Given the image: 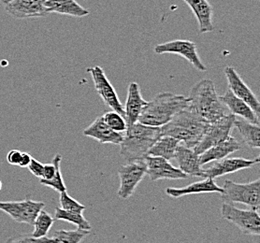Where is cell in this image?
I'll return each mask as SVG.
<instances>
[{"instance_id":"cell-1","label":"cell","mask_w":260,"mask_h":243,"mask_svg":"<svg viewBox=\"0 0 260 243\" xmlns=\"http://www.w3.org/2000/svg\"><path fill=\"white\" fill-rule=\"evenodd\" d=\"M209 124L198 113L188 107L185 108L160 127L161 136H172L187 147L194 148L201 141Z\"/></svg>"},{"instance_id":"cell-2","label":"cell","mask_w":260,"mask_h":243,"mask_svg":"<svg viewBox=\"0 0 260 243\" xmlns=\"http://www.w3.org/2000/svg\"><path fill=\"white\" fill-rule=\"evenodd\" d=\"M189 97L171 92L158 93L143 109L139 117L140 123L158 126L166 125L176 113L188 107Z\"/></svg>"},{"instance_id":"cell-3","label":"cell","mask_w":260,"mask_h":243,"mask_svg":"<svg viewBox=\"0 0 260 243\" xmlns=\"http://www.w3.org/2000/svg\"><path fill=\"white\" fill-rule=\"evenodd\" d=\"M161 136L158 126L144 125L137 122L128 125L120 143V154L125 160H143L148 151Z\"/></svg>"},{"instance_id":"cell-4","label":"cell","mask_w":260,"mask_h":243,"mask_svg":"<svg viewBox=\"0 0 260 243\" xmlns=\"http://www.w3.org/2000/svg\"><path fill=\"white\" fill-rule=\"evenodd\" d=\"M188 108L208 123H213L228 114L225 106L220 100L212 80L204 79L196 83L190 91Z\"/></svg>"},{"instance_id":"cell-5","label":"cell","mask_w":260,"mask_h":243,"mask_svg":"<svg viewBox=\"0 0 260 243\" xmlns=\"http://www.w3.org/2000/svg\"><path fill=\"white\" fill-rule=\"evenodd\" d=\"M222 189L223 193L221 195L224 202L242 203L251 209L259 211V179L247 184H238L231 180H225Z\"/></svg>"},{"instance_id":"cell-6","label":"cell","mask_w":260,"mask_h":243,"mask_svg":"<svg viewBox=\"0 0 260 243\" xmlns=\"http://www.w3.org/2000/svg\"><path fill=\"white\" fill-rule=\"evenodd\" d=\"M222 218L231 222L245 235L259 236L260 216L258 210H242L233 203L224 202L221 207Z\"/></svg>"},{"instance_id":"cell-7","label":"cell","mask_w":260,"mask_h":243,"mask_svg":"<svg viewBox=\"0 0 260 243\" xmlns=\"http://www.w3.org/2000/svg\"><path fill=\"white\" fill-rule=\"evenodd\" d=\"M235 119L236 116L234 114L228 113L217 121L210 123L201 141L193 148L196 154H202L207 149L211 148L217 143H222L228 136H231V130L234 127Z\"/></svg>"},{"instance_id":"cell-8","label":"cell","mask_w":260,"mask_h":243,"mask_svg":"<svg viewBox=\"0 0 260 243\" xmlns=\"http://www.w3.org/2000/svg\"><path fill=\"white\" fill-rule=\"evenodd\" d=\"M146 164L144 160L130 161L118 169L120 187L117 196L121 199H128L133 196L138 185L146 176Z\"/></svg>"},{"instance_id":"cell-9","label":"cell","mask_w":260,"mask_h":243,"mask_svg":"<svg viewBox=\"0 0 260 243\" xmlns=\"http://www.w3.org/2000/svg\"><path fill=\"white\" fill-rule=\"evenodd\" d=\"M45 207V203L35 201L27 196L21 201H0V211L20 224H34L38 214Z\"/></svg>"},{"instance_id":"cell-10","label":"cell","mask_w":260,"mask_h":243,"mask_svg":"<svg viewBox=\"0 0 260 243\" xmlns=\"http://www.w3.org/2000/svg\"><path fill=\"white\" fill-rule=\"evenodd\" d=\"M154 53L157 54H175L187 60L199 72H207V66L202 63L198 54L195 42L185 40H176L172 42L157 44L154 47Z\"/></svg>"},{"instance_id":"cell-11","label":"cell","mask_w":260,"mask_h":243,"mask_svg":"<svg viewBox=\"0 0 260 243\" xmlns=\"http://www.w3.org/2000/svg\"><path fill=\"white\" fill-rule=\"evenodd\" d=\"M87 72L91 74L95 90L98 94L101 95L104 103L113 111L117 112L124 117V106L122 105L121 101L119 100L117 93L114 89L113 84L110 83L109 79L107 78L104 71L100 65H95L88 67Z\"/></svg>"},{"instance_id":"cell-12","label":"cell","mask_w":260,"mask_h":243,"mask_svg":"<svg viewBox=\"0 0 260 243\" xmlns=\"http://www.w3.org/2000/svg\"><path fill=\"white\" fill-rule=\"evenodd\" d=\"M143 160L146 164V175L151 181L158 180H183L188 178V175L183 173L179 167L172 164L163 157L147 154Z\"/></svg>"},{"instance_id":"cell-13","label":"cell","mask_w":260,"mask_h":243,"mask_svg":"<svg viewBox=\"0 0 260 243\" xmlns=\"http://www.w3.org/2000/svg\"><path fill=\"white\" fill-rule=\"evenodd\" d=\"M259 161V157H256L253 160L245 159L242 157H225L221 160H218V162H216L213 166H209L208 168H203V178H211L213 180L220 178L226 174L243 170L245 168H250L257 165Z\"/></svg>"},{"instance_id":"cell-14","label":"cell","mask_w":260,"mask_h":243,"mask_svg":"<svg viewBox=\"0 0 260 243\" xmlns=\"http://www.w3.org/2000/svg\"><path fill=\"white\" fill-rule=\"evenodd\" d=\"M225 75L229 88L237 97L247 103L255 114L259 117L260 102L253 91L249 88L247 84L243 82V79L238 74L236 70L232 66H226L225 68Z\"/></svg>"},{"instance_id":"cell-15","label":"cell","mask_w":260,"mask_h":243,"mask_svg":"<svg viewBox=\"0 0 260 243\" xmlns=\"http://www.w3.org/2000/svg\"><path fill=\"white\" fill-rule=\"evenodd\" d=\"M5 11L16 19L44 17L48 14L44 0H11L5 4Z\"/></svg>"},{"instance_id":"cell-16","label":"cell","mask_w":260,"mask_h":243,"mask_svg":"<svg viewBox=\"0 0 260 243\" xmlns=\"http://www.w3.org/2000/svg\"><path fill=\"white\" fill-rule=\"evenodd\" d=\"M179 168L188 176H195L203 178V168L200 163L199 154H196L193 148L187 147L183 143L178 145L175 157Z\"/></svg>"},{"instance_id":"cell-17","label":"cell","mask_w":260,"mask_h":243,"mask_svg":"<svg viewBox=\"0 0 260 243\" xmlns=\"http://www.w3.org/2000/svg\"><path fill=\"white\" fill-rule=\"evenodd\" d=\"M147 103L148 101L142 97L140 85L134 82L130 83L127 90L125 107H124V120L127 126L133 125L139 121V117Z\"/></svg>"},{"instance_id":"cell-18","label":"cell","mask_w":260,"mask_h":243,"mask_svg":"<svg viewBox=\"0 0 260 243\" xmlns=\"http://www.w3.org/2000/svg\"><path fill=\"white\" fill-rule=\"evenodd\" d=\"M84 136L92 137L101 144L112 143L119 145L123 142L124 133L114 131L103 121L102 116L95 119V121L83 130Z\"/></svg>"},{"instance_id":"cell-19","label":"cell","mask_w":260,"mask_h":243,"mask_svg":"<svg viewBox=\"0 0 260 243\" xmlns=\"http://www.w3.org/2000/svg\"><path fill=\"white\" fill-rule=\"evenodd\" d=\"M241 149V143L234 136H229L222 143H217L204 151L202 154H199L200 163L201 166H204L210 162L221 160Z\"/></svg>"},{"instance_id":"cell-20","label":"cell","mask_w":260,"mask_h":243,"mask_svg":"<svg viewBox=\"0 0 260 243\" xmlns=\"http://www.w3.org/2000/svg\"><path fill=\"white\" fill-rule=\"evenodd\" d=\"M219 193L222 194L223 189L214 182L213 179L204 178L202 181L196 182L183 188H173L168 187L166 189V194L172 198H180L182 196L197 194H211Z\"/></svg>"},{"instance_id":"cell-21","label":"cell","mask_w":260,"mask_h":243,"mask_svg":"<svg viewBox=\"0 0 260 243\" xmlns=\"http://www.w3.org/2000/svg\"><path fill=\"white\" fill-rule=\"evenodd\" d=\"M219 97L232 114L244 119L252 124L259 125V117L255 114L252 108L241 98L237 97L231 90L226 91L224 95Z\"/></svg>"},{"instance_id":"cell-22","label":"cell","mask_w":260,"mask_h":243,"mask_svg":"<svg viewBox=\"0 0 260 243\" xmlns=\"http://www.w3.org/2000/svg\"><path fill=\"white\" fill-rule=\"evenodd\" d=\"M192 12L199 23L201 34L210 33L214 30L213 24V9L207 0H183Z\"/></svg>"},{"instance_id":"cell-23","label":"cell","mask_w":260,"mask_h":243,"mask_svg":"<svg viewBox=\"0 0 260 243\" xmlns=\"http://www.w3.org/2000/svg\"><path fill=\"white\" fill-rule=\"evenodd\" d=\"M48 13L55 12L64 15L82 18L89 15V11L81 6L76 0H44Z\"/></svg>"},{"instance_id":"cell-24","label":"cell","mask_w":260,"mask_h":243,"mask_svg":"<svg viewBox=\"0 0 260 243\" xmlns=\"http://www.w3.org/2000/svg\"><path fill=\"white\" fill-rule=\"evenodd\" d=\"M234 127L240 132L243 142L250 148L258 149L260 147L259 125L252 124L244 119H235Z\"/></svg>"},{"instance_id":"cell-25","label":"cell","mask_w":260,"mask_h":243,"mask_svg":"<svg viewBox=\"0 0 260 243\" xmlns=\"http://www.w3.org/2000/svg\"><path fill=\"white\" fill-rule=\"evenodd\" d=\"M180 142L171 136H161L148 151L149 155L160 156L167 160H172L175 157V153Z\"/></svg>"},{"instance_id":"cell-26","label":"cell","mask_w":260,"mask_h":243,"mask_svg":"<svg viewBox=\"0 0 260 243\" xmlns=\"http://www.w3.org/2000/svg\"><path fill=\"white\" fill-rule=\"evenodd\" d=\"M54 223V219L48 214L47 212L42 210L38 214L34 222V230L31 236L38 240V242H50V237H48V233L51 230Z\"/></svg>"},{"instance_id":"cell-27","label":"cell","mask_w":260,"mask_h":243,"mask_svg":"<svg viewBox=\"0 0 260 243\" xmlns=\"http://www.w3.org/2000/svg\"><path fill=\"white\" fill-rule=\"evenodd\" d=\"M90 234V230L78 227L75 230H58L50 237V242L79 243Z\"/></svg>"},{"instance_id":"cell-28","label":"cell","mask_w":260,"mask_h":243,"mask_svg":"<svg viewBox=\"0 0 260 243\" xmlns=\"http://www.w3.org/2000/svg\"><path fill=\"white\" fill-rule=\"evenodd\" d=\"M61 161H62V155L60 154H55L53 159V163L55 166V172H54L53 178L50 179V180L41 179V181H40V183L42 185L51 187L52 189L58 192V193L67 191V186H66L64 179L62 176V172H61V167H60Z\"/></svg>"},{"instance_id":"cell-29","label":"cell","mask_w":260,"mask_h":243,"mask_svg":"<svg viewBox=\"0 0 260 243\" xmlns=\"http://www.w3.org/2000/svg\"><path fill=\"white\" fill-rule=\"evenodd\" d=\"M55 219L71 223L83 229H86V230L91 229V225L89 224L88 221L84 218L83 214H80V213L68 212L61 207H57L55 209Z\"/></svg>"},{"instance_id":"cell-30","label":"cell","mask_w":260,"mask_h":243,"mask_svg":"<svg viewBox=\"0 0 260 243\" xmlns=\"http://www.w3.org/2000/svg\"><path fill=\"white\" fill-rule=\"evenodd\" d=\"M102 119L113 130L124 133L127 128L124 116L117 112H108L104 115H102Z\"/></svg>"},{"instance_id":"cell-31","label":"cell","mask_w":260,"mask_h":243,"mask_svg":"<svg viewBox=\"0 0 260 243\" xmlns=\"http://www.w3.org/2000/svg\"><path fill=\"white\" fill-rule=\"evenodd\" d=\"M60 205H61V207H60L61 209L68 211V212H72V213L83 214L86 209L84 205L79 203L73 197H71L67 193V191L60 193Z\"/></svg>"},{"instance_id":"cell-32","label":"cell","mask_w":260,"mask_h":243,"mask_svg":"<svg viewBox=\"0 0 260 243\" xmlns=\"http://www.w3.org/2000/svg\"><path fill=\"white\" fill-rule=\"evenodd\" d=\"M27 168L37 178H42L44 164H42L41 161L37 160V159L32 157V159L30 161L29 165L27 166Z\"/></svg>"},{"instance_id":"cell-33","label":"cell","mask_w":260,"mask_h":243,"mask_svg":"<svg viewBox=\"0 0 260 243\" xmlns=\"http://www.w3.org/2000/svg\"><path fill=\"white\" fill-rule=\"evenodd\" d=\"M21 154H22V152H20L18 150L10 151L9 154H7L8 163L12 166H18L20 159H21Z\"/></svg>"},{"instance_id":"cell-34","label":"cell","mask_w":260,"mask_h":243,"mask_svg":"<svg viewBox=\"0 0 260 243\" xmlns=\"http://www.w3.org/2000/svg\"><path fill=\"white\" fill-rule=\"evenodd\" d=\"M55 172V166L52 163H48V164H44V168H43V176H42V180H50L53 177Z\"/></svg>"},{"instance_id":"cell-35","label":"cell","mask_w":260,"mask_h":243,"mask_svg":"<svg viewBox=\"0 0 260 243\" xmlns=\"http://www.w3.org/2000/svg\"><path fill=\"white\" fill-rule=\"evenodd\" d=\"M31 159H32L31 154H28V153H22V154H21V159H20L18 166H21L22 168L27 167V166L29 165Z\"/></svg>"},{"instance_id":"cell-36","label":"cell","mask_w":260,"mask_h":243,"mask_svg":"<svg viewBox=\"0 0 260 243\" xmlns=\"http://www.w3.org/2000/svg\"><path fill=\"white\" fill-rule=\"evenodd\" d=\"M10 1H11V0H0V2H1L2 4H4V5H5V4H7L8 2H10Z\"/></svg>"},{"instance_id":"cell-37","label":"cell","mask_w":260,"mask_h":243,"mask_svg":"<svg viewBox=\"0 0 260 243\" xmlns=\"http://www.w3.org/2000/svg\"><path fill=\"white\" fill-rule=\"evenodd\" d=\"M2 189V182H1V180H0V191Z\"/></svg>"}]
</instances>
